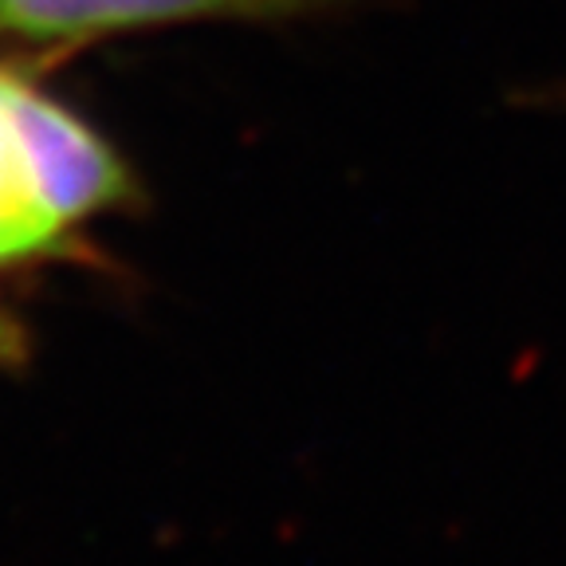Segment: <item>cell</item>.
<instances>
[{"label": "cell", "instance_id": "6da1fadb", "mask_svg": "<svg viewBox=\"0 0 566 566\" xmlns=\"http://www.w3.org/2000/svg\"><path fill=\"white\" fill-rule=\"evenodd\" d=\"M0 106L17 134L35 205L60 232L130 193V177L111 146L52 98L0 75Z\"/></svg>", "mask_w": 566, "mask_h": 566}, {"label": "cell", "instance_id": "7a4b0ae2", "mask_svg": "<svg viewBox=\"0 0 566 566\" xmlns=\"http://www.w3.org/2000/svg\"><path fill=\"white\" fill-rule=\"evenodd\" d=\"M315 4L327 0H4V28L32 40H75L186 17H287Z\"/></svg>", "mask_w": 566, "mask_h": 566}, {"label": "cell", "instance_id": "3957f363", "mask_svg": "<svg viewBox=\"0 0 566 566\" xmlns=\"http://www.w3.org/2000/svg\"><path fill=\"white\" fill-rule=\"evenodd\" d=\"M60 237L63 232L35 205L24 161H20L17 134H12L9 115L0 106V264L48 252L60 244Z\"/></svg>", "mask_w": 566, "mask_h": 566}, {"label": "cell", "instance_id": "277c9868", "mask_svg": "<svg viewBox=\"0 0 566 566\" xmlns=\"http://www.w3.org/2000/svg\"><path fill=\"white\" fill-rule=\"evenodd\" d=\"M17 350H20V331L12 327L9 318L0 315V363H4V358H12Z\"/></svg>", "mask_w": 566, "mask_h": 566}, {"label": "cell", "instance_id": "5b68a950", "mask_svg": "<svg viewBox=\"0 0 566 566\" xmlns=\"http://www.w3.org/2000/svg\"><path fill=\"white\" fill-rule=\"evenodd\" d=\"M0 28H4V0H0Z\"/></svg>", "mask_w": 566, "mask_h": 566}]
</instances>
